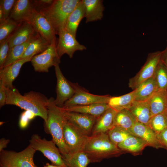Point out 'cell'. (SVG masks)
I'll list each match as a JSON object with an SVG mask.
<instances>
[{
	"label": "cell",
	"mask_w": 167,
	"mask_h": 167,
	"mask_svg": "<svg viewBox=\"0 0 167 167\" xmlns=\"http://www.w3.org/2000/svg\"><path fill=\"white\" fill-rule=\"evenodd\" d=\"M6 104L18 106L25 110L31 112L39 116L46 122L48 118L49 99L43 94L30 91L24 95L16 88L11 90L6 88Z\"/></svg>",
	"instance_id": "1"
},
{
	"label": "cell",
	"mask_w": 167,
	"mask_h": 167,
	"mask_svg": "<svg viewBox=\"0 0 167 167\" xmlns=\"http://www.w3.org/2000/svg\"><path fill=\"white\" fill-rule=\"evenodd\" d=\"M83 151L88 156L91 163L99 162L123 153L111 141L107 133L89 136Z\"/></svg>",
	"instance_id": "2"
},
{
	"label": "cell",
	"mask_w": 167,
	"mask_h": 167,
	"mask_svg": "<svg viewBox=\"0 0 167 167\" xmlns=\"http://www.w3.org/2000/svg\"><path fill=\"white\" fill-rule=\"evenodd\" d=\"M54 98L49 99L48 106V118L44 123L45 131L50 134L52 140L59 149L61 155L69 152L63 138V127L66 120L61 107L55 103Z\"/></svg>",
	"instance_id": "3"
},
{
	"label": "cell",
	"mask_w": 167,
	"mask_h": 167,
	"mask_svg": "<svg viewBox=\"0 0 167 167\" xmlns=\"http://www.w3.org/2000/svg\"><path fill=\"white\" fill-rule=\"evenodd\" d=\"M80 0H55L48 7L40 10L49 19L56 34L65 29L67 19Z\"/></svg>",
	"instance_id": "4"
},
{
	"label": "cell",
	"mask_w": 167,
	"mask_h": 167,
	"mask_svg": "<svg viewBox=\"0 0 167 167\" xmlns=\"http://www.w3.org/2000/svg\"><path fill=\"white\" fill-rule=\"evenodd\" d=\"M36 151L29 145L19 152L3 150L0 153V167H37L33 160Z\"/></svg>",
	"instance_id": "5"
},
{
	"label": "cell",
	"mask_w": 167,
	"mask_h": 167,
	"mask_svg": "<svg viewBox=\"0 0 167 167\" xmlns=\"http://www.w3.org/2000/svg\"><path fill=\"white\" fill-rule=\"evenodd\" d=\"M29 143V145L33 149L41 152L52 164L61 167H67L59 149L52 140L42 139L37 134H34L32 136Z\"/></svg>",
	"instance_id": "6"
},
{
	"label": "cell",
	"mask_w": 167,
	"mask_h": 167,
	"mask_svg": "<svg viewBox=\"0 0 167 167\" xmlns=\"http://www.w3.org/2000/svg\"><path fill=\"white\" fill-rule=\"evenodd\" d=\"M162 51H157L149 54L146 61L139 72L130 78L129 87L133 90L142 83L154 76L157 67L161 60Z\"/></svg>",
	"instance_id": "7"
},
{
	"label": "cell",
	"mask_w": 167,
	"mask_h": 167,
	"mask_svg": "<svg viewBox=\"0 0 167 167\" xmlns=\"http://www.w3.org/2000/svg\"><path fill=\"white\" fill-rule=\"evenodd\" d=\"M27 22L50 44L56 42V34L54 27L49 19L41 11H37L35 9Z\"/></svg>",
	"instance_id": "8"
},
{
	"label": "cell",
	"mask_w": 167,
	"mask_h": 167,
	"mask_svg": "<svg viewBox=\"0 0 167 167\" xmlns=\"http://www.w3.org/2000/svg\"><path fill=\"white\" fill-rule=\"evenodd\" d=\"M71 84L75 89V93L73 96L64 103L62 108L97 103L108 104L111 96L109 95H98L91 94L77 84L72 83Z\"/></svg>",
	"instance_id": "9"
},
{
	"label": "cell",
	"mask_w": 167,
	"mask_h": 167,
	"mask_svg": "<svg viewBox=\"0 0 167 167\" xmlns=\"http://www.w3.org/2000/svg\"><path fill=\"white\" fill-rule=\"evenodd\" d=\"M89 137L80 131L66 119L64 125L63 138L69 153L83 151Z\"/></svg>",
	"instance_id": "10"
},
{
	"label": "cell",
	"mask_w": 167,
	"mask_h": 167,
	"mask_svg": "<svg viewBox=\"0 0 167 167\" xmlns=\"http://www.w3.org/2000/svg\"><path fill=\"white\" fill-rule=\"evenodd\" d=\"M56 45V42L51 44L44 51L32 58L30 61L35 71L48 72L49 69L54 66L57 62H60Z\"/></svg>",
	"instance_id": "11"
},
{
	"label": "cell",
	"mask_w": 167,
	"mask_h": 167,
	"mask_svg": "<svg viewBox=\"0 0 167 167\" xmlns=\"http://www.w3.org/2000/svg\"><path fill=\"white\" fill-rule=\"evenodd\" d=\"M59 37L56 45V49L58 58L61 59L64 54H67L70 58L77 51L86 49L84 45L80 44L77 40L76 37L64 29L58 34Z\"/></svg>",
	"instance_id": "12"
},
{
	"label": "cell",
	"mask_w": 167,
	"mask_h": 167,
	"mask_svg": "<svg viewBox=\"0 0 167 167\" xmlns=\"http://www.w3.org/2000/svg\"><path fill=\"white\" fill-rule=\"evenodd\" d=\"M60 63L57 62L54 66L57 79V96L54 102L57 106L62 107L64 103L74 95L75 90L71 83L68 81L62 74L59 66Z\"/></svg>",
	"instance_id": "13"
},
{
	"label": "cell",
	"mask_w": 167,
	"mask_h": 167,
	"mask_svg": "<svg viewBox=\"0 0 167 167\" xmlns=\"http://www.w3.org/2000/svg\"><path fill=\"white\" fill-rule=\"evenodd\" d=\"M61 108L68 122L84 134L91 136L97 118L88 114L66 111Z\"/></svg>",
	"instance_id": "14"
},
{
	"label": "cell",
	"mask_w": 167,
	"mask_h": 167,
	"mask_svg": "<svg viewBox=\"0 0 167 167\" xmlns=\"http://www.w3.org/2000/svg\"><path fill=\"white\" fill-rule=\"evenodd\" d=\"M31 60L21 59L0 69V81L6 88L13 90L15 88L13 84V81L19 75L22 66Z\"/></svg>",
	"instance_id": "15"
},
{
	"label": "cell",
	"mask_w": 167,
	"mask_h": 167,
	"mask_svg": "<svg viewBox=\"0 0 167 167\" xmlns=\"http://www.w3.org/2000/svg\"><path fill=\"white\" fill-rule=\"evenodd\" d=\"M129 131L146 141L148 146L157 149L163 148L156 134L148 126L137 122Z\"/></svg>",
	"instance_id": "16"
},
{
	"label": "cell",
	"mask_w": 167,
	"mask_h": 167,
	"mask_svg": "<svg viewBox=\"0 0 167 167\" xmlns=\"http://www.w3.org/2000/svg\"><path fill=\"white\" fill-rule=\"evenodd\" d=\"M37 32L29 23L25 21L24 24L17 28L15 31L9 37L10 48L28 41L36 36Z\"/></svg>",
	"instance_id": "17"
},
{
	"label": "cell",
	"mask_w": 167,
	"mask_h": 167,
	"mask_svg": "<svg viewBox=\"0 0 167 167\" xmlns=\"http://www.w3.org/2000/svg\"><path fill=\"white\" fill-rule=\"evenodd\" d=\"M35 9L29 0H16L9 18L17 22H27Z\"/></svg>",
	"instance_id": "18"
},
{
	"label": "cell",
	"mask_w": 167,
	"mask_h": 167,
	"mask_svg": "<svg viewBox=\"0 0 167 167\" xmlns=\"http://www.w3.org/2000/svg\"><path fill=\"white\" fill-rule=\"evenodd\" d=\"M117 112L110 107L98 118L93 127L91 135L107 133L114 126V119Z\"/></svg>",
	"instance_id": "19"
},
{
	"label": "cell",
	"mask_w": 167,
	"mask_h": 167,
	"mask_svg": "<svg viewBox=\"0 0 167 167\" xmlns=\"http://www.w3.org/2000/svg\"><path fill=\"white\" fill-rule=\"evenodd\" d=\"M85 8L86 23L101 20L103 17L104 7L101 0H82Z\"/></svg>",
	"instance_id": "20"
},
{
	"label": "cell",
	"mask_w": 167,
	"mask_h": 167,
	"mask_svg": "<svg viewBox=\"0 0 167 167\" xmlns=\"http://www.w3.org/2000/svg\"><path fill=\"white\" fill-rule=\"evenodd\" d=\"M61 108L66 111L88 114L98 118L110 107L107 103H97Z\"/></svg>",
	"instance_id": "21"
},
{
	"label": "cell",
	"mask_w": 167,
	"mask_h": 167,
	"mask_svg": "<svg viewBox=\"0 0 167 167\" xmlns=\"http://www.w3.org/2000/svg\"><path fill=\"white\" fill-rule=\"evenodd\" d=\"M129 109L137 122L148 126L152 115L148 101H135Z\"/></svg>",
	"instance_id": "22"
},
{
	"label": "cell",
	"mask_w": 167,
	"mask_h": 167,
	"mask_svg": "<svg viewBox=\"0 0 167 167\" xmlns=\"http://www.w3.org/2000/svg\"><path fill=\"white\" fill-rule=\"evenodd\" d=\"M85 15L84 6L80 0L69 16L65 29L76 37L78 28Z\"/></svg>",
	"instance_id": "23"
},
{
	"label": "cell",
	"mask_w": 167,
	"mask_h": 167,
	"mask_svg": "<svg viewBox=\"0 0 167 167\" xmlns=\"http://www.w3.org/2000/svg\"><path fill=\"white\" fill-rule=\"evenodd\" d=\"M135 91V101H148L158 90L155 79L153 77L142 83Z\"/></svg>",
	"instance_id": "24"
},
{
	"label": "cell",
	"mask_w": 167,
	"mask_h": 167,
	"mask_svg": "<svg viewBox=\"0 0 167 167\" xmlns=\"http://www.w3.org/2000/svg\"><path fill=\"white\" fill-rule=\"evenodd\" d=\"M122 151L138 155L147 146V143L142 139L132 135L117 145Z\"/></svg>",
	"instance_id": "25"
},
{
	"label": "cell",
	"mask_w": 167,
	"mask_h": 167,
	"mask_svg": "<svg viewBox=\"0 0 167 167\" xmlns=\"http://www.w3.org/2000/svg\"><path fill=\"white\" fill-rule=\"evenodd\" d=\"M148 101L152 116L164 112L167 107V91L158 90Z\"/></svg>",
	"instance_id": "26"
},
{
	"label": "cell",
	"mask_w": 167,
	"mask_h": 167,
	"mask_svg": "<svg viewBox=\"0 0 167 167\" xmlns=\"http://www.w3.org/2000/svg\"><path fill=\"white\" fill-rule=\"evenodd\" d=\"M135 101V91L118 96H111L108 103L110 107L117 112L129 109Z\"/></svg>",
	"instance_id": "27"
},
{
	"label": "cell",
	"mask_w": 167,
	"mask_h": 167,
	"mask_svg": "<svg viewBox=\"0 0 167 167\" xmlns=\"http://www.w3.org/2000/svg\"><path fill=\"white\" fill-rule=\"evenodd\" d=\"M50 44L39 35L28 45L21 59H31L45 50Z\"/></svg>",
	"instance_id": "28"
},
{
	"label": "cell",
	"mask_w": 167,
	"mask_h": 167,
	"mask_svg": "<svg viewBox=\"0 0 167 167\" xmlns=\"http://www.w3.org/2000/svg\"><path fill=\"white\" fill-rule=\"evenodd\" d=\"M62 155L67 167H87L91 163L89 158L83 151Z\"/></svg>",
	"instance_id": "29"
},
{
	"label": "cell",
	"mask_w": 167,
	"mask_h": 167,
	"mask_svg": "<svg viewBox=\"0 0 167 167\" xmlns=\"http://www.w3.org/2000/svg\"><path fill=\"white\" fill-rule=\"evenodd\" d=\"M137 121L129 109H125L117 112L114 119L115 126L129 130Z\"/></svg>",
	"instance_id": "30"
},
{
	"label": "cell",
	"mask_w": 167,
	"mask_h": 167,
	"mask_svg": "<svg viewBox=\"0 0 167 167\" xmlns=\"http://www.w3.org/2000/svg\"><path fill=\"white\" fill-rule=\"evenodd\" d=\"M39 35L23 44L15 46L10 48L3 67L20 59L28 45Z\"/></svg>",
	"instance_id": "31"
},
{
	"label": "cell",
	"mask_w": 167,
	"mask_h": 167,
	"mask_svg": "<svg viewBox=\"0 0 167 167\" xmlns=\"http://www.w3.org/2000/svg\"><path fill=\"white\" fill-rule=\"evenodd\" d=\"M153 77L158 90L167 91V68L161 60L157 67Z\"/></svg>",
	"instance_id": "32"
},
{
	"label": "cell",
	"mask_w": 167,
	"mask_h": 167,
	"mask_svg": "<svg viewBox=\"0 0 167 167\" xmlns=\"http://www.w3.org/2000/svg\"><path fill=\"white\" fill-rule=\"evenodd\" d=\"M107 133L111 141L117 146L132 135L128 130L116 126H113Z\"/></svg>",
	"instance_id": "33"
},
{
	"label": "cell",
	"mask_w": 167,
	"mask_h": 167,
	"mask_svg": "<svg viewBox=\"0 0 167 167\" xmlns=\"http://www.w3.org/2000/svg\"><path fill=\"white\" fill-rule=\"evenodd\" d=\"M148 126L156 135L167 128V117L165 112L152 116Z\"/></svg>",
	"instance_id": "34"
},
{
	"label": "cell",
	"mask_w": 167,
	"mask_h": 167,
	"mask_svg": "<svg viewBox=\"0 0 167 167\" xmlns=\"http://www.w3.org/2000/svg\"><path fill=\"white\" fill-rule=\"evenodd\" d=\"M19 26L17 22L10 18L0 22V43L4 41Z\"/></svg>",
	"instance_id": "35"
},
{
	"label": "cell",
	"mask_w": 167,
	"mask_h": 167,
	"mask_svg": "<svg viewBox=\"0 0 167 167\" xmlns=\"http://www.w3.org/2000/svg\"><path fill=\"white\" fill-rule=\"evenodd\" d=\"M9 37V36L4 41L0 43V69L3 67L10 49Z\"/></svg>",
	"instance_id": "36"
},
{
	"label": "cell",
	"mask_w": 167,
	"mask_h": 167,
	"mask_svg": "<svg viewBox=\"0 0 167 167\" xmlns=\"http://www.w3.org/2000/svg\"><path fill=\"white\" fill-rule=\"evenodd\" d=\"M15 1V0L0 1V7H1L3 11L4 20L9 18L11 11Z\"/></svg>",
	"instance_id": "37"
},
{
	"label": "cell",
	"mask_w": 167,
	"mask_h": 167,
	"mask_svg": "<svg viewBox=\"0 0 167 167\" xmlns=\"http://www.w3.org/2000/svg\"><path fill=\"white\" fill-rule=\"evenodd\" d=\"M36 116L31 111L25 110L21 114L19 125L21 129H25L28 126L29 122Z\"/></svg>",
	"instance_id": "38"
},
{
	"label": "cell",
	"mask_w": 167,
	"mask_h": 167,
	"mask_svg": "<svg viewBox=\"0 0 167 167\" xmlns=\"http://www.w3.org/2000/svg\"><path fill=\"white\" fill-rule=\"evenodd\" d=\"M6 88L0 81V107L6 104Z\"/></svg>",
	"instance_id": "39"
},
{
	"label": "cell",
	"mask_w": 167,
	"mask_h": 167,
	"mask_svg": "<svg viewBox=\"0 0 167 167\" xmlns=\"http://www.w3.org/2000/svg\"><path fill=\"white\" fill-rule=\"evenodd\" d=\"M156 135L163 148L167 150V128Z\"/></svg>",
	"instance_id": "40"
},
{
	"label": "cell",
	"mask_w": 167,
	"mask_h": 167,
	"mask_svg": "<svg viewBox=\"0 0 167 167\" xmlns=\"http://www.w3.org/2000/svg\"><path fill=\"white\" fill-rule=\"evenodd\" d=\"M10 142V140L6 139L5 138H2L0 140V152L6 148L7 144Z\"/></svg>",
	"instance_id": "41"
},
{
	"label": "cell",
	"mask_w": 167,
	"mask_h": 167,
	"mask_svg": "<svg viewBox=\"0 0 167 167\" xmlns=\"http://www.w3.org/2000/svg\"><path fill=\"white\" fill-rule=\"evenodd\" d=\"M161 61L167 68V47L165 49L163 50Z\"/></svg>",
	"instance_id": "42"
},
{
	"label": "cell",
	"mask_w": 167,
	"mask_h": 167,
	"mask_svg": "<svg viewBox=\"0 0 167 167\" xmlns=\"http://www.w3.org/2000/svg\"><path fill=\"white\" fill-rule=\"evenodd\" d=\"M37 4L42 5H50L53 2V0H41L36 1Z\"/></svg>",
	"instance_id": "43"
},
{
	"label": "cell",
	"mask_w": 167,
	"mask_h": 167,
	"mask_svg": "<svg viewBox=\"0 0 167 167\" xmlns=\"http://www.w3.org/2000/svg\"><path fill=\"white\" fill-rule=\"evenodd\" d=\"M44 167H61L59 166L53 164L51 165L47 163L44 166Z\"/></svg>",
	"instance_id": "44"
},
{
	"label": "cell",
	"mask_w": 167,
	"mask_h": 167,
	"mask_svg": "<svg viewBox=\"0 0 167 167\" xmlns=\"http://www.w3.org/2000/svg\"><path fill=\"white\" fill-rule=\"evenodd\" d=\"M165 112V114H166V116L167 117V108H166Z\"/></svg>",
	"instance_id": "45"
}]
</instances>
